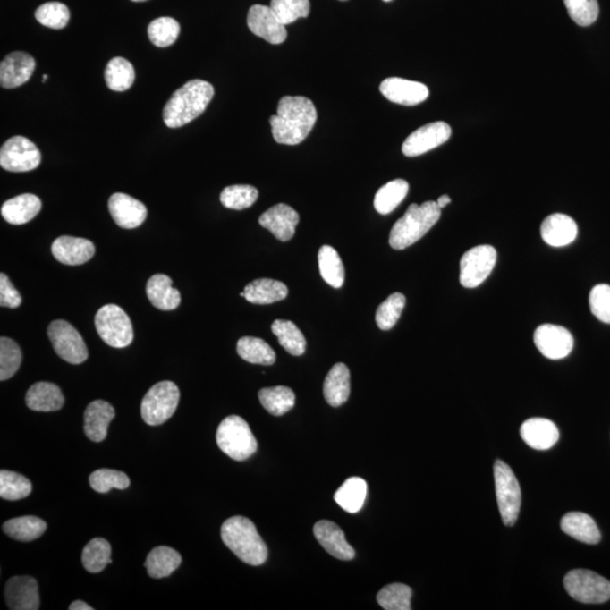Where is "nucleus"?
I'll return each mask as SVG.
<instances>
[{"mask_svg":"<svg viewBox=\"0 0 610 610\" xmlns=\"http://www.w3.org/2000/svg\"><path fill=\"white\" fill-rule=\"evenodd\" d=\"M317 118L316 106L308 97H284L278 103L277 114L269 120L274 140L284 145L302 143Z\"/></svg>","mask_w":610,"mask_h":610,"instance_id":"1","label":"nucleus"},{"mask_svg":"<svg viewBox=\"0 0 610 610\" xmlns=\"http://www.w3.org/2000/svg\"><path fill=\"white\" fill-rule=\"evenodd\" d=\"M214 97L213 85L192 80L174 93L163 110V120L169 128H180L204 114Z\"/></svg>","mask_w":610,"mask_h":610,"instance_id":"2","label":"nucleus"},{"mask_svg":"<svg viewBox=\"0 0 610 610\" xmlns=\"http://www.w3.org/2000/svg\"><path fill=\"white\" fill-rule=\"evenodd\" d=\"M221 537L223 543L247 564L259 566L267 560V546L250 519L241 515L227 519L222 525Z\"/></svg>","mask_w":610,"mask_h":610,"instance_id":"3","label":"nucleus"},{"mask_svg":"<svg viewBox=\"0 0 610 610\" xmlns=\"http://www.w3.org/2000/svg\"><path fill=\"white\" fill-rule=\"evenodd\" d=\"M441 208L436 201L411 204L401 220L391 229L389 243L394 250H403L422 239L440 220Z\"/></svg>","mask_w":610,"mask_h":610,"instance_id":"4","label":"nucleus"},{"mask_svg":"<svg viewBox=\"0 0 610 610\" xmlns=\"http://www.w3.org/2000/svg\"><path fill=\"white\" fill-rule=\"evenodd\" d=\"M218 448L236 462L247 461L255 454L258 442L249 424L240 416H227L216 432Z\"/></svg>","mask_w":610,"mask_h":610,"instance_id":"5","label":"nucleus"},{"mask_svg":"<svg viewBox=\"0 0 610 610\" xmlns=\"http://www.w3.org/2000/svg\"><path fill=\"white\" fill-rule=\"evenodd\" d=\"M180 391L172 381L158 382L145 394L140 411L146 424L157 427L165 423L177 411Z\"/></svg>","mask_w":610,"mask_h":610,"instance_id":"6","label":"nucleus"},{"mask_svg":"<svg viewBox=\"0 0 610 610\" xmlns=\"http://www.w3.org/2000/svg\"><path fill=\"white\" fill-rule=\"evenodd\" d=\"M94 321L98 336L111 347L124 348L134 341L131 318L117 304L103 305Z\"/></svg>","mask_w":610,"mask_h":610,"instance_id":"7","label":"nucleus"},{"mask_svg":"<svg viewBox=\"0 0 610 610\" xmlns=\"http://www.w3.org/2000/svg\"><path fill=\"white\" fill-rule=\"evenodd\" d=\"M494 479L498 509L505 526H514L521 508V489L517 477L505 462L494 463Z\"/></svg>","mask_w":610,"mask_h":610,"instance_id":"8","label":"nucleus"},{"mask_svg":"<svg viewBox=\"0 0 610 610\" xmlns=\"http://www.w3.org/2000/svg\"><path fill=\"white\" fill-rule=\"evenodd\" d=\"M564 587L579 603L603 604L610 599V582L590 570L571 571L565 575Z\"/></svg>","mask_w":610,"mask_h":610,"instance_id":"9","label":"nucleus"},{"mask_svg":"<svg viewBox=\"0 0 610 610\" xmlns=\"http://www.w3.org/2000/svg\"><path fill=\"white\" fill-rule=\"evenodd\" d=\"M48 336L60 359L71 364H81L88 360L89 351L83 337L67 321L51 322Z\"/></svg>","mask_w":610,"mask_h":610,"instance_id":"10","label":"nucleus"},{"mask_svg":"<svg viewBox=\"0 0 610 610\" xmlns=\"http://www.w3.org/2000/svg\"><path fill=\"white\" fill-rule=\"evenodd\" d=\"M497 252L492 246H479L468 250L461 260V284L475 289L483 284L496 267Z\"/></svg>","mask_w":610,"mask_h":610,"instance_id":"11","label":"nucleus"},{"mask_svg":"<svg viewBox=\"0 0 610 610\" xmlns=\"http://www.w3.org/2000/svg\"><path fill=\"white\" fill-rule=\"evenodd\" d=\"M41 163V153L37 145L25 137L8 140L0 149V166L10 172L36 170Z\"/></svg>","mask_w":610,"mask_h":610,"instance_id":"12","label":"nucleus"},{"mask_svg":"<svg viewBox=\"0 0 610 610\" xmlns=\"http://www.w3.org/2000/svg\"><path fill=\"white\" fill-rule=\"evenodd\" d=\"M453 131L448 123L436 122L425 124L407 137L402 144L403 156L416 157L439 148L449 140Z\"/></svg>","mask_w":610,"mask_h":610,"instance_id":"13","label":"nucleus"},{"mask_svg":"<svg viewBox=\"0 0 610 610\" xmlns=\"http://www.w3.org/2000/svg\"><path fill=\"white\" fill-rule=\"evenodd\" d=\"M534 341L537 348L545 358L562 360L570 355L573 350L574 339L564 326L556 325H541L536 329Z\"/></svg>","mask_w":610,"mask_h":610,"instance_id":"14","label":"nucleus"},{"mask_svg":"<svg viewBox=\"0 0 610 610\" xmlns=\"http://www.w3.org/2000/svg\"><path fill=\"white\" fill-rule=\"evenodd\" d=\"M247 23L255 36L272 45H281L287 38L285 25L277 19L270 6L253 5L249 10Z\"/></svg>","mask_w":610,"mask_h":610,"instance_id":"15","label":"nucleus"},{"mask_svg":"<svg viewBox=\"0 0 610 610\" xmlns=\"http://www.w3.org/2000/svg\"><path fill=\"white\" fill-rule=\"evenodd\" d=\"M107 206L114 221L123 229H136L143 225L148 217L146 206L126 193H114Z\"/></svg>","mask_w":610,"mask_h":610,"instance_id":"16","label":"nucleus"},{"mask_svg":"<svg viewBox=\"0 0 610 610\" xmlns=\"http://www.w3.org/2000/svg\"><path fill=\"white\" fill-rule=\"evenodd\" d=\"M380 92L390 102L408 106H418L429 96L427 85L399 77H390L382 81Z\"/></svg>","mask_w":610,"mask_h":610,"instance_id":"17","label":"nucleus"},{"mask_svg":"<svg viewBox=\"0 0 610 610\" xmlns=\"http://www.w3.org/2000/svg\"><path fill=\"white\" fill-rule=\"evenodd\" d=\"M8 608L12 610H38L40 608V595L37 580L32 577H13L5 588Z\"/></svg>","mask_w":610,"mask_h":610,"instance_id":"18","label":"nucleus"},{"mask_svg":"<svg viewBox=\"0 0 610 610\" xmlns=\"http://www.w3.org/2000/svg\"><path fill=\"white\" fill-rule=\"evenodd\" d=\"M36 70V60L23 51H15L0 64V84L4 89L19 88L28 83Z\"/></svg>","mask_w":610,"mask_h":610,"instance_id":"19","label":"nucleus"},{"mask_svg":"<svg viewBox=\"0 0 610 610\" xmlns=\"http://www.w3.org/2000/svg\"><path fill=\"white\" fill-rule=\"evenodd\" d=\"M300 216L295 209L286 204H277L261 215L259 225L272 232L279 241H290L295 234Z\"/></svg>","mask_w":610,"mask_h":610,"instance_id":"20","label":"nucleus"},{"mask_svg":"<svg viewBox=\"0 0 610 610\" xmlns=\"http://www.w3.org/2000/svg\"><path fill=\"white\" fill-rule=\"evenodd\" d=\"M51 252L59 263L79 266L92 259L96 247L89 240L64 235L55 240Z\"/></svg>","mask_w":610,"mask_h":610,"instance_id":"21","label":"nucleus"},{"mask_svg":"<svg viewBox=\"0 0 610 610\" xmlns=\"http://www.w3.org/2000/svg\"><path fill=\"white\" fill-rule=\"evenodd\" d=\"M313 534L321 546L338 560L351 561L355 557L354 548L347 543L345 534L336 523L321 520L313 528Z\"/></svg>","mask_w":610,"mask_h":610,"instance_id":"22","label":"nucleus"},{"mask_svg":"<svg viewBox=\"0 0 610 610\" xmlns=\"http://www.w3.org/2000/svg\"><path fill=\"white\" fill-rule=\"evenodd\" d=\"M540 233L548 246L565 247L577 239L578 225L568 215L552 214L541 223Z\"/></svg>","mask_w":610,"mask_h":610,"instance_id":"23","label":"nucleus"},{"mask_svg":"<svg viewBox=\"0 0 610 610\" xmlns=\"http://www.w3.org/2000/svg\"><path fill=\"white\" fill-rule=\"evenodd\" d=\"M522 440L530 448L539 451L551 449L560 439V432L552 420L546 419H530L520 428Z\"/></svg>","mask_w":610,"mask_h":610,"instance_id":"24","label":"nucleus"},{"mask_svg":"<svg viewBox=\"0 0 610 610\" xmlns=\"http://www.w3.org/2000/svg\"><path fill=\"white\" fill-rule=\"evenodd\" d=\"M115 416L114 408L105 401H96L86 407L84 432L93 442H102L107 436V428Z\"/></svg>","mask_w":610,"mask_h":610,"instance_id":"25","label":"nucleus"},{"mask_svg":"<svg viewBox=\"0 0 610 610\" xmlns=\"http://www.w3.org/2000/svg\"><path fill=\"white\" fill-rule=\"evenodd\" d=\"M146 294L150 303L162 311L175 310L182 302V295L174 287L172 279L163 274L154 275L148 279Z\"/></svg>","mask_w":610,"mask_h":610,"instance_id":"26","label":"nucleus"},{"mask_svg":"<svg viewBox=\"0 0 610 610\" xmlns=\"http://www.w3.org/2000/svg\"><path fill=\"white\" fill-rule=\"evenodd\" d=\"M42 203L38 196L23 193L5 201L2 206L4 220L13 225H27L41 212Z\"/></svg>","mask_w":610,"mask_h":610,"instance_id":"27","label":"nucleus"},{"mask_svg":"<svg viewBox=\"0 0 610 610\" xmlns=\"http://www.w3.org/2000/svg\"><path fill=\"white\" fill-rule=\"evenodd\" d=\"M25 402L30 410L48 412L62 410L64 398L58 385L38 382L28 390Z\"/></svg>","mask_w":610,"mask_h":610,"instance_id":"28","label":"nucleus"},{"mask_svg":"<svg viewBox=\"0 0 610 610\" xmlns=\"http://www.w3.org/2000/svg\"><path fill=\"white\" fill-rule=\"evenodd\" d=\"M351 394V373L343 363L335 364L326 377L324 396L330 406L343 405Z\"/></svg>","mask_w":610,"mask_h":610,"instance_id":"29","label":"nucleus"},{"mask_svg":"<svg viewBox=\"0 0 610 610\" xmlns=\"http://www.w3.org/2000/svg\"><path fill=\"white\" fill-rule=\"evenodd\" d=\"M562 530L566 535L584 544L596 545L601 539L598 526L594 519L586 513H570L563 517L561 521Z\"/></svg>","mask_w":610,"mask_h":610,"instance_id":"30","label":"nucleus"},{"mask_svg":"<svg viewBox=\"0 0 610 610\" xmlns=\"http://www.w3.org/2000/svg\"><path fill=\"white\" fill-rule=\"evenodd\" d=\"M244 299L253 304H272L286 299L289 289L284 283L270 278L256 279L244 289Z\"/></svg>","mask_w":610,"mask_h":610,"instance_id":"31","label":"nucleus"},{"mask_svg":"<svg viewBox=\"0 0 610 610\" xmlns=\"http://www.w3.org/2000/svg\"><path fill=\"white\" fill-rule=\"evenodd\" d=\"M182 558L175 549L158 546L149 552L146 558L145 568L149 577L162 579L169 577L182 564Z\"/></svg>","mask_w":610,"mask_h":610,"instance_id":"32","label":"nucleus"},{"mask_svg":"<svg viewBox=\"0 0 610 610\" xmlns=\"http://www.w3.org/2000/svg\"><path fill=\"white\" fill-rule=\"evenodd\" d=\"M368 484L360 477H351L335 494V501L348 513H358L367 500Z\"/></svg>","mask_w":610,"mask_h":610,"instance_id":"33","label":"nucleus"},{"mask_svg":"<svg viewBox=\"0 0 610 610\" xmlns=\"http://www.w3.org/2000/svg\"><path fill=\"white\" fill-rule=\"evenodd\" d=\"M3 530L13 539L32 541L45 534L47 523L34 515H27V517L8 520L4 523Z\"/></svg>","mask_w":610,"mask_h":610,"instance_id":"34","label":"nucleus"},{"mask_svg":"<svg viewBox=\"0 0 610 610\" xmlns=\"http://www.w3.org/2000/svg\"><path fill=\"white\" fill-rule=\"evenodd\" d=\"M318 260L321 277L325 279L326 284L334 289H341L345 282V268L338 252L330 246L321 247Z\"/></svg>","mask_w":610,"mask_h":610,"instance_id":"35","label":"nucleus"},{"mask_svg":"<svg viewBox=\"0 0 610 610\" xmlns=\"http://www.w3.org/2000/svg\"><path fill=\"white\" fill-rule=\"evenodd\" d=\"M105 79L107 88L113 91H127L135 81L134 66L122 57L111 59L106 64Z\"/></svg>","mask_w":610,"mask_h":610,"instance_id":"36","label":"nucleus"},{"mask_svg":"<svg viewBox=\"0 0 610 610\" xmlns=\"http://www.w3.org/2000/svg\"><path fill=\"white\" fill-rule=\"evenodd\" d=\"M259 401L270 414L282 416L294 407L295 394L289 386H272L259 391Z\"/></svg>","mask_w":610,"mask_h":610,"instance_id":"37","label":"nucleus"},{"mask_svg":"<svg viewBox=\"0 0 610 610\" xmlns=\"http://www.w3.org/2000/svg\"><path fill=\"white\" fill-rule=\"evenodd\" d=\"M410 184L405 180L397 179L382 186L376 193L375 208L381 215H388L406 199Z\"/></svg>","mask_w":610,"mask_h":610,"instance_id":"38","label":"nucleus"},{"mask_svg":"<svg viewBox=\"0 0 610 610\" xmlns=\"http://www.w3.org/2000/svg\"><path fill=\"white\" fill-rule=\"evenodd\" d=\"M236 351L240 358L252 364L273 365L276 360V354L273 348L260 338L242 337L239 339Z\"/></svg>","mask_w":610,"mask_h":610,"instance_id":"39","label":"nucleus"},{"mask_svg":"<svg viewBox=\"0 0 610 610\" xmlns=\"http://www.w3.org/2000/svg\"><path fill=\"white\" fill-rule=\"evenodd\" d=\"M272 332L278 338L279 343L287 352L294 356L304 354L307 341L298 326L289 320H275L272 325Z\"/></svg>","mask_w":610,"mask_h":610,"instance_id":"40","label":"nucleus"},{"mask_svg":"<svg viewBox=\"0 0 610 610\" xmlns=\"http://www.w3.org/2000/svg\"><path fill=\"white\" fill-rule=\"evenodd\" d=\"M81 562L89 573H100L111 562V545L103 538H94L84 547Z\"/></svg>","mask_w":610,"mask_h":610,"instance_id":"41","label":"nucleus"},{"mask_svg":"<svg viewBox=\"0 0 610 610\" xmlns=\"http://www.w3.org/2000/svg\"><path fill=\"white\" fill-rule=\"evenodd\" d=\"M32 492V483L27 477L10 470L0 471V497L7 501H19Z\"/></svg>","mask_w":610,"mask_h":610,"instance_id":"42","label":"nucleus"},{"mask_svg":"<svg viewBox=\"0 0 610 610\" xmlns=\"http://www.w3.org/2000/svg\"><path fill=\"white\" fill-rule=\"evenodd\" d=\"M412 591L406 584L393 583L382 588L377 603L385 610H411Z\"/></svg>","mask_w":610,"mask_h":610,"instance_id":"43","label":"nucleus"},{"mask_svg":"<svg viewBox=\"0 0 610 610\" xmlns=\"http://www.w3.org/2000/svg\"><path fill=\"white\" fill-rule=\"evenodd\" d=\"M259 192L249 184H234L225 189L221 193V203L229 209L242 210L251 208L256 203Z\"/></svg>","mask_w":610,"mask_h":610,"instance_id":"44","label":"nucleus"},{"mask_svg":"<svg viewBox=\"0 0 610 610\" xmlns=\"http://www.w3.org/2000/svg\"><path fill=\"white\" fill-rule=\"evenodd\" d=\"M149 41L158 48H167L174 45L180 34V25L172 17H160L148 25Z\"/></svg>","mask_w":610,"mask_h":610,"instance_id":"45","label":"nucleus"},{"mask_svg":"<svg viewBox=\"0 0 610 610\" xmlns=\"http://www.w3.org/2000/svg\"><path fill=\"white\" fill-rule=\"evenodd\" d=\"M275 15L286 25L294 23L301 17H308L310 14V0H272L270 2Z\"/></svg>","mask_w":610,"mask_h":610,"instance_id":"46","label":"nucleus"},{"mask_svg":"<svg viewBox=\"0 0 610 610\" xmlns=\"http://www.w3.org/2000/svg\"><path fill=\"white\" fill-rule=\"evenodd\" d=\"M406 298L402 293H394L382 302L376 313V321L381 330H390L397 324L405 308Z\"/></svg>","mask_w":610,"mask_h":610,"instance_id":"47","label":"nucleus"},{"mask_svg":"<svg viewBox=\"0 0 610 610\" xmlns=\"http://www.w3.org/2000/svg\"><path fill=\"white\" fill-rule=\"evenodd\" d=\"M21 363V351L11 338H0V380L14 377Z\"/></svg>","mask_w":610,"mask_h":610,"instance_id":"48","label":"nucleus"},{"mask_svg":"<svg viewBox=\"0 0 610 610\" xmlns=\"http://www.w3.org/2000/svg\"><path fill=\"white\" fill-rule=\"evenodd\" d=\"M36 19L47 28L62 30L66 28L70 21L71 13L63 3H46L36 11Z\"/></svg>","mask_w":610,"mask_h":610,"instance_id":"49","label":"nucleus"},{"mask_svg":"<svg viewBox=\"0 0 610 610\" xmlns=\"http://www.w3.org/2000/svg\"><path fill=\"white\" fill-rule=\"evenodd\" d=\"M89 485L97 493H107L113 488L126 489L131 485V479L123 471L98 470L89 476Z\"/></svg>","mask_w":610,"mask_h":610,"instance_id":"50","label":"nucleus"},{"mask_svg":"<svg viewBox=\"0 0 610 610\" xmlns=\"http://www.w3.org/2000/svg\"><path fill=\"white\" fill-rule=\"evenodd\" d=\"M571 19L580 27H589L599 16L598 0H564Z\"/></svg>","mask_w":610,"mask_h":610,"instance_id":"51","label":"nucleus"},{"mask_svg":"<svg viewBox=\"0 0 610 610\" xmlns=\"http://www.w3.org/2000/svg\"><path fill=\"white\" fill-rule=\"evenodd\" d=\"M589 303L592 315L605 324H610V286H595L590 293Z\"/></svg>","mask_w":610,"mask_h":610,"instance_id":"52","label":"nucleus"},{"mask_svg":"<svg viewBox=\"0 0 610 610\" xmlns=\"http://www.w3.org/2000/svg\"><path fill=\"white\" fill-rule=\"evenodd\" d=\"M21 304V296L12 284L6 274H0V305L4 308L16 309Z\"/></svg>","mask_w":610,"mask_h":610,"instance_id":"53","label":"nucleus"},{"mask_svg":"<svg viewBox=\"0 0 610 610\" xmlns=\"http://www.w3.org/2000/svg\"><path fill=\"white\" fill-rule=\"evenodd\" d=\"M70 610H93V607L84 603V601L76 600L74 603L71 604Z\"/></svg>","mask_w":610,"mask_h":610,"instance_id":"54","label":"nucleus"},{"mask_svg":"<svg viewBox=\"0 0 610 610\" xmlns=\"http://www.w3.org/2000/svg\"><path fill=\"white\" fill-rule=\"evenodd\" d=\"M436 203L437 206H439V208L442 209L445 208L446 205L451 203V199L448 195H444L439 197V199H437Z\"/></svg>","mask_w":610,"mask_h":610,"instance_id":"55","label":"nucleus"},{"mask_svg":"<svg viewBox=\"0 0 610 610\" xmlns=\"http://www.w3.org/2000/svg\"><path fill=\"white\" fill-rule=\"evenodd\" d=\"M47 80H48V75H43V77H42V81H43V83H45V81H46Z\"/></svg>","mask_w":610,"mask_h":610,"instance_id":"56","label":"nucleus"},{"mask_svg":"<svg viewBox=\"0 0 610 610\" xmlns=\"http://www.w3.org/2000/svg\"><path fill=\"white\" fill-rule=\"evenodd\" d=\"M131 2L143 3V2H146V0H131Z\"/></svg>","mask_w":610,"mask_h":610,"instance_id":"57","label":"nucleus"},{"mask_svg":"<svg viewBox=\"0 0 610 610\" xmlns=\"http://www.w3.org/2000/svg\"><path fill=\"white\" fill-rule=\"evenodd\" d=\"M384 2L390 3V2H393V0H384Z\"/></svg>","mask_w":610,"mask_h":610,"instance_id":"58","label":"nucleus"},{"mask_svg":"<svg viewBox=\"0 0 610 610\" xmlns=\"http://www.w3.org/2000/svg\"><path fill=\"white\" fill-rule=\"evenodd\" d=\"M341 2H347V0H341Z\"/></svg>","mask_w":610,"mask_h":610,"instance_id":"59","label":"nucleus"}]
</instances>
